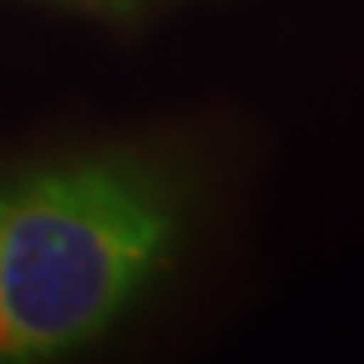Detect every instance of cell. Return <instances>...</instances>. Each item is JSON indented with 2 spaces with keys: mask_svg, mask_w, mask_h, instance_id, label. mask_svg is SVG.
<instances>
[{
  "mask_svg": "<svg viewBox=\"0 0 364 364\" xmlns=\"http://www.w3.org/2000/svg\"><path fill=\"white\" fill-rule=\"evenodd\" d=\"M170 210L114 166L0 186V360L85 344L162 267Z\"/></svg>",
  "mask_w": 364,
  "mask_h": 364,
  "instance_id": "1",
  "label": "cell"
}]
</instances>
